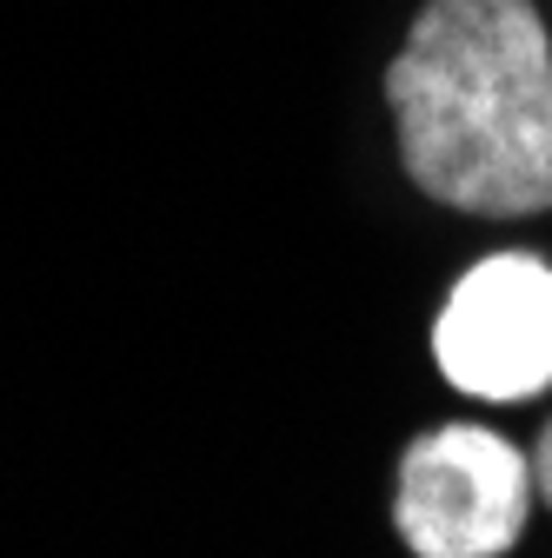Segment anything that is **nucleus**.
<instances>
[{
    "instance_id": "obj_1",
    "label": "nucleus",
    "mask_w": 552,
    "mask_h": 558,
    "mask_svg": "<svg viewBox=\"0 0 552 558\" xmlns=\"http://www.w3.org/2000/svg\"><path fill=\"white\" fill-rule=\"evenodd\" d=\"M380 94L420 199L479 227L552 214V21L539 0H420Z\"/></svg>"
},
{
    "instance_id": "obj_2",
    "label": "nucleus",
    "mask_w": 552,
    "mask_h": 558,
    "mask_svg": "<svg viewBox=\"0 0 552 558\" xmlns=\"http://www.w3.org/2000/svg\"><path fill=\"white\" fill-rule=\"evenodd\" d=\"M532 512V452L487 418L420 426L393 459L386 519L406 558H513Z\"/></svg>"
},
{
    "instance_id": "obj_3",
    "label": "nucleus",
    "mask_w": 552,
    "mask_h": 558,
    "mask_svg": "<svg viewBox=\"0 0 552 558\" xmlns=\"http://www.w3.org/2000/svg\"><path fill=\"white\" fill-rule=\"evenodd\" d=\"M427 360L459 405H532L552 392V259L539 246L472 253L427 319Z\"/></svg>"
},
{
    "instance_id": "obj_4",
    "label": "nucleus",
    "mask_w": 552,
    "mask_h": 558,
    "mask_svg": "<svg viewBox=\"0 0 552 558\" xmlns=\"http://www.w3.org/2000/svg\"><path fill=\"white\" fill-rule=\"evenodd\" d=\"M532 485H539V512H552V412L539 418V433H532Z\"/></svg>"
}]
</instances>
